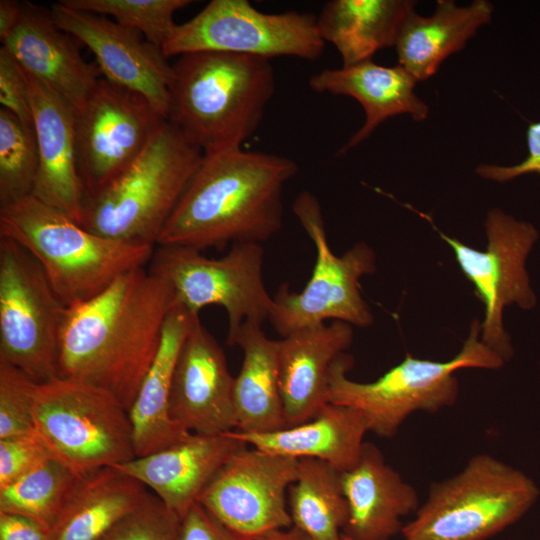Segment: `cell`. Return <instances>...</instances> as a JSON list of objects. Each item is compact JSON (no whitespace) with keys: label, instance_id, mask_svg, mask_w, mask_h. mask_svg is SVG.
I'll list each match as a JSON object with an SVG mask.
<instances>
[{"label":"cell","instance_id":"38","mask_svg":"<svg viewBox=\"0 0 540 540\" xmlns=\"http://www.w3.org/2000/svg\"><path fill=\"white\" fill-rule=\"evenodd\" d=\"M526 140L528 154L521 163L512 166L480 164L476 168V173L484 179L499 183L510 181L524 174H540V121L528 125Z\"/></svg>","mask_w":540,"mask_h":540},{"label":"cell","instance_id":"4","mask_svg":"<svg viewBox=\"0 0 540 540\" xmlns=\"http://www.w3.org/2000/svg\"><path fill=\"white\" fill-rule=\"evenodd\" d=\"M0 236L36 259L67 307L95 297L124 273L147 267L156 247L94 234L32 195L0 207Z\"/></svg>","mask_w":540,"mask_h":540},{"label":"cell","instance_id":"10","mask_svg":"<svg viewBox=\"0 0 540 540\" xmlns=\"http://www.w3.org/2000/svg\"><path fill=\"white\" fill-rule=\"evenodd\" d=\"M67 308L36 259L0 236V360L38 384L59 377Z\"/></svg>","mask_w":540,"mask_h":540},{"label":"cell","instance_id":"42","mask_svg":"<svg viewBox=\"0 0 540 540\" xmlns=\"http://www.w3.org/2000/svg\"><path fill=\"white\" fill-rule=\"evenodd\" d=\"M251 540H310L302 531L294 526L285 529L274 530Z\"/></svg>","mask_w":540,"mask_h":540},{"label":"cell","instance_id":"17","mask_svg":"<svg viewBox=\"0 0 540 540\" xmlns=\"http://www.w3.org/2000/svg\"><path fill=\"white\" fill-rule=\"evenodd\" d=\"M234 380L223 349L198 316L176 361L169 399L171 418L195 434L235 430Z\"/></svg>","mask_w":540,"mask_h":540},{"label":"cell","instance_id":"35","mask_svg":"<svg viewBox=\"0 0 540 540\" xmlns=\"http://www.w3.org/2000/svg\"><path fill=\"white\" fill-rule=\"evenodd\" d=\"M99 540H181V518L151 492Z\"/></svg>","mask_w":540,"mask_h":540},{"label":"cell","instance_id":"18","mask_svg":"<svg viewBox=\"0 0 540 540\" xmlns=\"http://www.w3.org/2000/svg\"><path fill=\"white\" fill-rule=\"evenodd\" d=\"M78 43L53 21L50 10L22 2L19 21L2 46L25 72L48 85L77 111L102 77L97 64L82 57Z\"/></svg>","mask_w":540,"mask_h":540},{"label":"cell","instance_id":"13","mask_svg":"<svg viewBox=\"0 0 540 540\" xmlns=\"http://www.w3.org/2000/svg\"><path fill=\"white\" fill-rule=\"evenodd\" d=\"M416 212L432 224L451 247L461 271L484 304L482 342L505 362L510 360L513 348L504 328L503 312L511 304L522 309H531L536 304L525 261L538 239L537 230L532 224L518 221L494 208L487 213L485 220L487 248L479 251L439 231L428 215Z\"/></svg>","mask_w":540,"mask_h":540},{"label":"cell","instance_id":"27","mask_svg":"<svg viewBox=\"0 0 540 540\" xmlns=\"http://www.w3.org/2000/svg\"><path fill=\"white\" fill-rule=\"evenodd\" d=\"M151 491L115 466L84 474L51 529L53 540H99Z\"/></svg>","mask_w":540,"mask_h":540},{"label":"cell","instance_id":"32","mask_svg":"<svg viewBox=\"0 0 540 540\" xmlns=\"http://www.w3.org/2000/svg\"><path fill=\"white\" fill-rule=\"evenodd\" d=\"M39 168L34 127L0 108V207L32 195Z\"/></svg>","mask_w":540,"mask_h":540},{"label":"cell","instance_id":"16","mask_svg":"<svg viewBox=\"0 0 540 540\" xmlns=\"http://www.w3.org/2000/svg\"><path fill=\"white\" fill-rule=\"evenodd\" d=\"M50 14L62 30L91 50L103 78L140 94L167 119L173 70L161 48L134 29L61 0L52 4Z\"/></svg>","mask_w":540,"mask_h":540},{"label":"cell","instance_id":"7","mask_svg":"<svg viewBox=\"0 0 540 540\" xmlns=\"http://www.w3.org/2000/svg\"><path fill=\"white\" fill-rule=\"evenodd\" d=\"M538 496L522 471L477 454L459 473L430 486L401 534L403 540H487L518 521Z\"/></svg>","mask_w":540,"mask_h":540},{"label":"cell","instance_id":"24","mask_svg":"<svg viewBox=\"0 0 540 540\" xmlns=\"http://www.w3.org/2000/svg\"><path fill=\"white\" fill-rule=\"evenodd\" d=\"M198 316L176 302L167 317L158 352L128 411L136 457L176 445L192 434L171 418L169 399L180 349Z\"/></svg>","mask_w":540,"mask_h":540},{"label":"cell","instance_id":"39","mask_svg":"<svg viewBox=\"0 0 540 540\" xmlns=\"http://www.w3.org/2000/svg\"><path fill=\"white\" fill-rule=\"evenodd\" d=\"M181 540H251L217 520L195 502L181 519Z\"/></svg>","mask_w":540,"mask_h":540},{"label":"cell","instance_id":"12","mask_svg":"<svg viewBox=\"0 0 540 540\" xmlns=\"http://www.w3.org/2000/svg\"><path fill=\"white\" fill-rule=\"evenodd\" d=\"M324 47L317 16L312 13H265L248 0H212L193 18L175 26L162 51L167 58L220 51L268 60L291 56L314 61Z\"/></svg>","mask_w":540,"mask_h":540},{"label":"cell","instance_id":"40","mask_svg":"<svg viewBox=\"0 0 540 540\" xmlns=\"http://www.w3.org/2000/svg\"><path fill=\"white\" fill-rule=\"evenodd\" d=\"M0 540H53L51 530L28 517L0 512Z\"/></svg>","mask_w":540,"mask_h":540},{"label":"cell","instance_id":"8","mask_svg":"<svg viewBox=\"0 0 540 540\" xmlns=\"http://www.w3.org/2000/svg\"><path fill=\"white\" fill-rule=\"evenodd\" d=\"M33 424L53 457L79 474L136 458L128 411L87 383L56 377L37 384Z\"/></svg>","mask_w":540,"mask_h":540},{"label":"cell","instance_id":"22","mask_svg":"<svg viewBox=\"0 0 540 540\" xmlns=\"http://www.w3.org/2000/svg\"><path fill=\"white\" fill-rule=\"evenodd\" d=\"M341 479L349 509L342 534L350 540H391L402 533V518L419 508L415 488L373 443H364L357 464Z\"/></svg>","mask_w":540,"mask_h":540},{"label":"cell","instance_id":"3","mask_svg":"<svg viewBox=\"0 0 540 540\" xmlns=\"http://www.w3.org/2000/svg\"><path fill=\"white\" fill-rule=\"evenodd\" d=\"M172 70L167 119L203 154L241 148L275 92L265 58L195 51L180 55Z\"/></svg>","mask_w":540,"mask_h":540},{"label":"cell","instance_id":"15","mask_svg":"<svg viewBox=\"0 0 540 540\" xmlns=\"http://www.w3.org/2000/svg\"><path fill=\"white\" fill-rule=\"evenodd\" d=\"M297 473L298 459L247 445L228 459L197 502L247 538L289 528L288 490Z\"/></svg>","mask_w":540,"mask_h":540},{"label":"cell","instance_id":"11","mask_svg":"<svg viewBox=\"0 0 540 540\" xmlns=\"http://www.w3.org/2000/svg\"><path fill=\"white\" fill-rule=\"evenodd\" d=\"M264 249L236 243L220 258L184 246L157 245L147 266L172 287L176 302L199 315L209 305L227 315V344L247 321L263 324L273 308L263 279Z\"/></svg>","mask_w":540,"mask_h":540},{"label":"cell","instance_id":"6","mask_svg":"<svg viewBox=\"0 0 540 540\" xmlns=\"http://www.w3.org/2000/svg\"><path fill=\"white\" fill-rule=\"evenodd\" d=\"M504 363L482 342L481 323L473 320L462 349L451 360L432 361L407 354L402 362L373 382L349 379L347 372L353 366V358L347 353L341 354L329 370V403L358 410L368 431L390 438L413 412L434 413L456 403L457 370L498 369Z\"/></svg>","mask_w":540,"mask_h":540},{"label":"cell","instance_id":"34","mask_svg":"<svg viewBox=\"0 0 540 540\" xmlns=\"http://www.w3.org/2000/svg\"><path fill=\"white\" fill-rule=\"evenodd\" d=\"M37 384L19 368L0 360V439L35 432L33 401Z\"/></svg>","mask_w":540,"mask_h":540},{"label":"cell","instance_id":"23","mask_svg":"<svg viewBox=\"0 0 540 540\" xmlns=\"http://www.w3.org/2000/svg\"><path fill=\"white\" fill-rule=\"evenodd\" d=\"M416 83L417 80L400 65L387 67L373 60L325 68L309 79V87L314 92L352 97L365 112L363 125L339 149L338 155L361 144L390 117L408 114L414 121L425 120L429 108L416 95Z\"/></svg>","mask_w":540,"mask_h":540},{"label":"cell","instance_id":"28","mask_svg":"<svg viewBox=\"0 0 540 540\" xmlns=\"http://www.w3.org/2000/svg\"><path fill=\"white\" fill-rule=\"evenodd\" d=\"M243 353L234 380L233 400L237 431L273 432L286 428L279 387L277 340L269 339L262 324L245 322L228 343Z\"/></svg>","mask_w":540,"mask_h":540},{"label":"cell","instance_id":"29","mask_svg":"<svg viewBox=\"0 0 540 540\" xmlns=\"http://www.w3.org/2000/svg\"><path fill=\"white\" fill-rule=\"evenodd\" d=\"M415 5L411 0H330L317 16V25L323 41L339 52L342 66H351L395 46Z\"/></svg>","mask_w":540,"mask_h":540},{"label":"cell","instance_id":"41","mask_svg":"<svg viewBox=\"0 0 540 540\" xmlns=\"http://www.w3.org/2000/svg\"><path fill=\"white\" fill-rule=\"evenodd\" d=\"M22 12V2L0 1V40L3 42L17 25Z\"/></svg>","mask_w":540,"mask_h":540},{"label":"cell","instance_id":"2","mask_svg":"<svg viewBox=\"0 0 540 540\" xmlns=\"http://www.w3.org/2000/svg\"><path fill=\"white\" fill-rule=\"evenodd\" d=\"M297 172L295 161L277 154H203L157 245L203 251L269 240L282 228L283 190Z\"/></svg>","mask_w":540,"mask_h":540},{"label":"cell","instance_id":"36","mask_svg":"<svg viewBox=\"0 0 540 540\" xmlns=\"http://www.w3.org/2000/svg\"><path fill=\"white\" fill-rule=\"evenodd\" d=\"M53 457L36 432L0 439V488Z\"/></svg>","mask_w":540,"mask_h":540},{"label":"cell","instance_id":"9","mask_svg":"<svg viewBox=\"0 0 540 540\" xmlns=\"http://www.w3.org/2000/svg\"><path fill=\"white\" fill-rule=\"evenodd\" d=\"M292 210L316 248L311 278L301 292L282 284L273 296L269 317L283 337L325 321H342L367 327L373 322L371 310L360 293V279L376 270V257L366 243L355 244L342 256L330 249L320 203L304 191L295 199Z\"/></svg>","mask_w":540,"mask_h":540},{"label":"cell","instance_id":"31","mask_svg":"<svg viewBox=\"0 0 540 540\" xmlns=\"http://www.w3.org/2000/svg\"><path fill=\"white\" fill-rule=\"evenodd\" d=\"M81 474L51 457L0 488V512L33 519L52 529Z\"/></svg>","mask_w":540,"mask_h":540},{"label":"cell","instance_id":"37","mask_svg":"<svg viewBox=\"0 0 540 540\" xmlns=\"http://www.w3.org/2000/svg\"><path fill=\"white\" fill-rule=\"evenodd\" d=\"M0 103L26 126L34 127L26 73L3 46L0 48Z\"/></svg>","mask_w":540,"mask_h":540},{"label":"cell","instance_id":"19","mask_svg":"<svg viewBox=\"0 0 540 540\" xmlns=\"http://www.w3.org/2000/svg\"><path fill=\"white\" fill-rule=\"evenodd\" d=\"M247 445L228 432L192 433L176 445L115 467L143 483L182 519L228 459Z\"/></svg>","mask_w":540,"mask_h":540},{"label":"cell","instance_id":"14","mask_svg":"<svg viewBox=\"0 0 540 540\" xmlns=\"http://www.w3.org/2000/svg\"><path fill=\"white\" fill-rule=\"evenodd\" d=\"M163 120L143 96L101 77L75 111L76 164L84 198L119 176Z\"/></svg>","mask_w":540,"mask_h":540},{"label":"cell","instance_id":"20","mask_svg":"<svg viewBox=\"0 0 540 540\" xmlns=\"http://www.w3.org/2000/svg\"><path fill=\"white\" fill-rule=\"evenodd\" d=\"M25 73L39 155L32 196L79 223L84 194L76 164L75 110L48 85Z\"/></svg>","mask_w":540,"mask_h":540},{"label":"cell","instance_id":"5","mask_svg":"<svg viewBox=\"0 0 540 540\" xmlns=\"http://www.w3.org/2000/svg\"><path fill=\"white\" fill-rule=\"evenodd\" d=\"M202 157L177 126L163 120L119 176L84 198L79 224L105 238L156 246Z\"/></svg>","mask_w":540,"mask_h":540},{"label":"cell","instance_id":"33","mask_svg":"<svg viewBox=\"0 0 540 540\" xmlns=\"http://www.w3.org/2000/svg\"><path fill=\"white\" fill-rule=\"evenodd\" d=\"M65 5L112 17L117 23L140 32L162 49L177 25L174 14L190 0H61Z\"/></svg>","mask_w":540,"mask_h":540},{"label":"cell","instance_id":"26","mask_svg":"<svg viewBox=\"0 0 540 540\" xmlns=\"http://www.w3.org/2000/svg\"><path fill=\"white\" fill-rule=\"evenodd\" d=\"M492 13L493 5L487 0L464 7L438 0L430 17L411 12L395 44L398 65L417 82L430 78L448 56L461 51L481 26L490 23Z\"/></svg>","mask_w":540,"mask_h":540},{"label":"cell","instance_id":"25","mask_svg":"<svg viewBox=\"0 0 540 540\" xmlns=\"http://www.w3.org/2000/svg\"><path fill=\"white\" fill-rule=\"evenodd\" d=\"M367 432V423L358 410L328 403L311 420L299 425L265 433H228L257 449L296 459L321 460L345 472L357 464Z\"/></svg>","mask_w":540,"mask_h":540},{"label":"cell","instance_id":"30","mask_svg":"<svg viewBox=\"0 0 540 540\" xmlns=\"http://www.w3.org/2000/svg\"><path fill=\"white\" fill-rule=\"evenodd\" d=\"M341 473L313 458L298 459V473L288 490L292 526L310 540H343L349 509Z\"/></svg>","mask_w":540,"mask_h":540},{"label":"cell","instance_id":"1","mask_svg":"<svg viewBox=\"0 0 540 540\" xmlns=\"http://www.w3.org/2000/svg\"><path fill=\"white\" fill-rule=\"evenodd\" d=\"M175 304L169 283L139 267L95 297L68 307L60 337L59 377L100 388L129 411Z\"/></svg>","mask_w":540,"mask_h":540},{"label":"cell","instance_id":"43","mask_svg":"<svg viewBox=\"0 0 540 540\" xmlns=\"http://www.w3.org/2000/svg\"><path fill=\"white\" fill-rule=\"evenodd\" d=\"M343 540H350V539L343 535Z\"/></svg>","mask_w":540,"mask_h":540},{"label":"cell","instance_id":"21","mask_svg":"<svg viewBox=\"0 0 540 540\" xmlns=\"http://www.w3.org/2000/svg\"><path fill=\"white\" fill-rule=\"evenodd\" d=\"M352 342V325L342 321L304 328L277 340L286 428L311 420L329 403L330 367Z\"/></svg>","mask_w":540,"mask_h":540}]
</instances>
